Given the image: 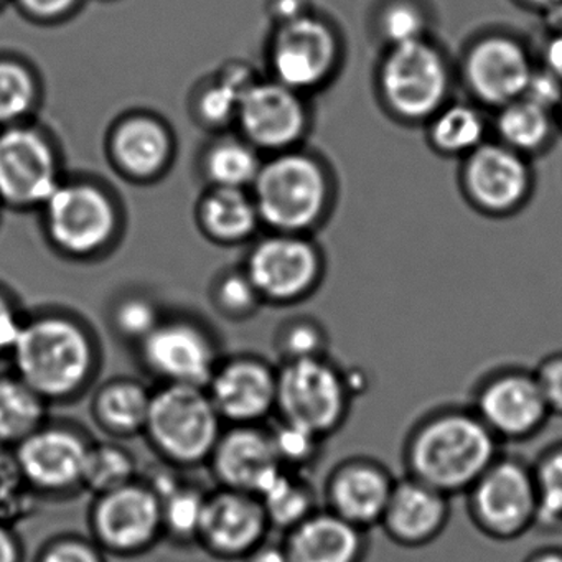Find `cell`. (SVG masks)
I'll return each mask as SVG.
<instances>
[{
    "label": "cell",
    "mask_w": 562,
    "mask_h": 562,
    "mask_svg": "<svg viewBox=\"0 0 562 562\" xmlns=\"http://www.w3.org/2000/svg\"><path fill=\"white\" fill-rule=\"evenodd\" d=\"M271 439L282 465L291 469V467H304L314 462L321 452V442L324 437L282 420L281 427L271 432Z\"/></svg>",
    "instance_id": "f35d334b"
},
{
    "label": "cell",
    "mask_w": 562,
    "mask_h": 562,
    "mask_svg": "<svg viewBox=\"0 0 562 562\" xmlns=\"http://www.w3.org/2000/svg\"><path fill=\"white\" fill-rule=\"evenodd\" d=\"M558 136L554 111L546 110L526 98H518L493 111V139L528 159L548 153Z\"/></svg>",
    "instance_id": "484cf974"
},
{
    "label": "cell",
    "mask_w": 562,
    "mask_h": 562,
    "mask_svg": "<svg viewBox=\"0 0 562 562\" xmlns=\"http://www.w3.org/2000/svg\"><path fill=\"white\" fill-rule=\"evenodd\" d=\"M456 65L432 38L383 48L374 90L384 113L404 126H424L452 100Z\"/></svg>",
    "instance_id": "7a4b0ae2"
},
{
    "label": "cell",
    "mask_w": 562,
    "mask_h": 562,
    "mask_svg": "<svg viewBox=\"0 0 562 562\" xmlns=\"http://www.w3.org/2000/svg\"><path fill=\"white\" fill-rule=\"evenodd\" d=\"M236 121L256 149L284 153L304 136L308 113L302 94L279 81H255L239 101Z\"/></svg>",
    "instance_id": "2e32d148"
},
{
    "label": "cell",
    "mask_w": 562,
    "mask_h": 562,
    "mask_svg": "<svg viewBox=\"0 0 562 562\" xmlns=\"http://www.w3.org/2000/svg\"><path fill=\"white\" fill-rule=\"evenodd\" d=\"M532 374L552 416H562V351L542 358Z\"/></svg>",
    "instance_id": "7bdbcfd3"
},
{
    "label": "cell",
    "mask_w": 562,
    "mask_h": 562,
    "mask_svg": "<svg viewBox=\"0 0 562 562\" xmlns=\"http://www.w3.org/2000/svg\"><path fill=\"white\" fill-rule=\"evenodd\" d=\"M38 562H104L103 555L88 542L64 539L45 549Z\"/></svg>",
    "instance_id": "f6af8a7d"
},
{
    "label": "cell",
    "mask_w": 562,
    "mask_h": 562,
    "mask_svg": "<svg viewBox=\"0 0 562 562\" xmlns=\"http://www.w3.org/2000/svg\"><path fill=\"white\" fill-rule=\"evenodd\" d=\"M531 467L538 493V526L546 529L561 528L562 440L542 450Z\"/></svg>",
    "instance_id": "e575fe53"
},
{
    "label": "cell",
    "mask_w": 562,
    "mask_h": 562,
    "mask_svg": "<svg viewBox=\"0 0 562 562\" xmlns=\"http://www.w3.org/2000/svg\"><path fill=\"white\" fill-rule=\"evenodd\" d=\"M24 322L4 294H0V357L11 355Z\"/></svg>",
    "instance_id": "7dc6e473"
},
{
    "label": "cell",
    "mask_w": 562,
    "mask_h": 562,
    "mask_svg": "<svg viewBox=\"0 0 562 562\" xmlns=\"http://www.w3.org/2000/svg\"><path fill=\"white\" fill-rule=\"evenodd\" d=\"M374 32L384 48L430 38L432 19L417 0H386L378 9Z\"/></svg>",
    "instance_id": "1f68e13d"
},
{
    "label": "cell",
    "mask_w": 562,
    "mask_h": 562,
    "mask_svg": "<svg viewBox=\"0 0 562 562\" xmlns=\"http://www.w3.org/2000/svg\"><path fill=\"white\" fill-rule=\"evenodd\" d=\"M58 186L57 157L38 131L22 124L0 130V202L44 205Z\"/></svg>",
    "instance_id": "7c38bea8"
},
{
    "label": "cell",
    "mask_w": 562,
    "mask_h": 562,
    "mask_svg": "<svg viewBox=\"0 0 562 562\" xmlns=\"http://www.w3.org/2000/svg\"><path fill=\"white\" fill-rule=\"evenodd\" d=\"M45 400L15 376L0 378V443L18 446L44 426Z\"/></svg>",
    "instance_id": "f546056e"
},
{
    "label": "cell",
    "mask_w": 562,
    "mask_h": 562,
    "mask_svg": "<svg viewBox=\"0 0 562 562\" xmlns=\"http://www.w3.org/2000/svg\"><path fill=\"white\" fill-rule=\"evenodd\" d=\"M312 12L311 0H271V14L278 24L302 18Z\"/></svg>",
    "instance_id": "681fc988"
},
{
    "label": "cell",
    "mask_w": 562,
    "mask_h": 562,
    "mask_svg": "<svg viewBox=\"0 0 562 562\" xmlns=\"http://www.w3.org/2000/svg\"><path fill=\"white\" fill-rule=\"evenodd\" d=\"M325 331L314 322L304 321L289 325L281 337V350L285 355V361L325 357Z\"/></svg>",
    "instance_id": "ab89813d"
},
{
    "label": "cell",
    "mask_w": 562,
    "mask_h": 562,
    "mask_svg": "<svg viewBox=\"0 0 562 562\" xmlns=\"http://www.w3.org/2000/svg\"><path fill=\"white\" fill-rule=\"evenodd\" d=\"M470 521L486 538L508 542L538 526L531 463L503 452L463 493Z\"/></svg>",
    "instance_id": "5b68a950"
},
{
    "label": "cell",
    "mask_w": 562,
    "mask_h": 562,
    "mask_svg": "<svg viewBox=\"0 0 562 562\" xmlns=\"http://www.w3.org/2000/svg\"><path fill=\"white\" fill-rule=\"evenodd\" d=\"M113 156L130 176L149 179L169 162L172 140L162 124L150 117H131L114 130Z\"/></svg>",
    "instance_id": "4316f807"
},
{
    "label": "cell",
    "mask_w": 562,
    "mask_h": 562,
    "mask_svg": "<svg viewBox=\"0 0 562 562\" xmlns=\"http://www.w3.org/2000/svg\"><path fill=\"white\" fill-rule=\"evenodd\" d=\"M5 2H8V0H0V8H4Z\"/></svg>",
    "instance_id": "6f0895ef"
},
{
    "label": "cell",
    "mask_w": 562,
    "mask_h": 562,
    "mask_svg": "<svg viewBox=\"0 0 562 562\" xmlns=\"http://www.w3.org/2000/svg\"><path fill=\"white\" fill-rule=\"evenodd\" d=\"M469 406L502 443L532 439L552 417L532 370L519 367L486 373Z\"/></svg>",
    "instance_id": "8fae6325"
},
{
    "label": "cell",
    "mask_w": 562,
    "mask_h": 562,
    "mask_svg": "<svg viewBox=\"0 0 562 562\" xmlns=\"http://www.w3.org/2000/svg\"><path fill=\"white\" fill-rule=\"evenodd\" d=\"M140 351L149 370L167 384L205 387L218 367L212 340L187 322L157 325L140 341Z\"/></svg>",
    "instance_id": "e0dca14e"
},
{
    "label": "cell",
    "mask_w": 562,
    "mask_h": 562,
    "mask_svg": "<svg viewBox=\"0 0 562 562\" xmlns=\"http://www.w3.org/2000/svg\"><path fill=\"white\" fill-rule=\"evenodd\" d=\"M555 117H558L559 134L562 136V104L559 106V110L555 111Z\"/></svg>",
    "instance_id": "9f6ffc18"
},
{
    "label": "cell",
    "mask_w": 562,
    "mask_h": 562,
    "mask_svg": "<svg viewBox=\"0 0 562 562\" xmlns=\"http://www.w3.org/2000/svg\"><path fill=\"white\" fill-rule=\"evenodd\" d=\"M248 562H292L284 546L261 544L258 549L246 555Z\"/></svg>",
    "instance_id": "816d5d0a"
},
{
    "label": "cell",
    "mask_w": 562,
    "mask_h": 562,
    "mask_svg": "<svg viewBox=\"0 0 562 562\" xmlns=\"http://www.w3.org/2000/svg\"><path fill=\"white\" fill-rule=\"evenodd\" d=\"M114 322L121 334L139 341L160 324L156 308L143 299L123 302L114 314Z\"/></svg>",
    "instance_id": "60d3db41"
},
{
    "label": "cell",
    "mask_w": 562,
    "mask_h": 562,
    "mask_svg": "<svg viewBox=\"0 0 562 562\" xmlns=\"http://www.w3.org/2000/svg\"><path fill=\"white\" fill-rule=\"evenodd\" d=\"M44 209L48 235L71 255L103 248L116 232V210L110 196L87 183H60Z\"/></svg>",
    "instance_id": "4fadbf2b"
},
{
    "label": "cell",
    "mask_w": 562,
    "mask_h": 562,
    "mask_svg": "<svg viewBox=\"0 0 562 562\" xmlns=\"http://www.w3.org/2000/svg\"><path fill=\"white\" fill-rule=\"evenodd\" d=\"M153 393L134 381L106 384L94 400L98 423L117 436L146 430Z\"/></svg>",
    "instance_id": "f1b7e54d"
},
{
    "label": "cell",
    "mask_w": 562,
    "mask_h": 562,
    "mask_svg": "<svg viewBox=\"0 0 562 562\" xmlns=\"http://www.w3.org/2000/svg\"><path fill=\"white\" fill-rule=\"evenodd\" d=\"M353 394L348 374L327 357L285 361L278 373L276 409L284 423L325 439L348 419Z\"/></svg>",
    "instance_id": "52a82bcc"
},
{
    "label": "cell",
    "mask_w": 562,
    "mask_h": 562,
    "mask_svg": "<svg viewBox=\"0 0 562 562\" xmlns=\"http://www.w3.org/2000/svg\"><path fill=\"white\" fill-rule=\"evenodd\" d=\"M37 101L34 75L15 60L0 58V130L19 124Z\"/></svg>",
    "instance_id": "d590c367"
},
{
    "label": "cell",
    "mask_w": 562,
    "mask_h": 562,
    "mask_svg": "<svg viewBox=\"0 0 562 562\" xmlns=\"http://www.w3.org/2000/svg\"><path fill=\"white\" fill-rule=\"evenodd\" d=\"M93 529L98 541L110 551H143L164 531L159 496L150 486L136 482L103 493L93 509Z\"/></svg>",
    "instance_id": "9a60e30c"
},
{
    "label": "cell",
    "mask_w": 562,
    "mask_h": 562,
    "mask_svg": "<svg viewBox=\"0 0 562 562\" xmlns=\"http://www.w3.org/2000/svg\"><path fill=\"white\" fill-rule=\"evenodd\" d=\"M427 146L443 159H465L492 139V116L473 101H449L424 124Z\"/></svg>",
    "instance_id": "d4e9b609"
},
{
    "label": "cell",
    "mask_w": 562,
    "mask_h": 562,
    "mask_svg": "<svg viewBox=\"0 0 562 562\" xmlns=\"http://www.w3.org/2000/svg\"><path fill=\"white\" fill-rule=\"evenodd\" d=\"M269 525L292 529L317 512L311 485L301 476L284 469L258 496Z\"/></svg>",
    "instance_id": "4dcf8cb0"
},
{
    "label": "cell",
    "mask_w": 562,
    "mask_h": 562,
    "mask_svg": "<svg viewBox=\"0 0 562 562\" xmlns=\"http://www.w3.org/2000/svg\"><path fill=\"white\" fill-rule=\"evenodd\" d=\"M261 166L256 147L248 140H222L205 157V172L215 187L245 189L252 186Z\"/></svg>",
    "instance_id": "d6a6232c"
},
{
    "label": "cell",
    "mask_w": 562,
    "mask_h": 562,
    "mask_svg": "<svg viewBox=\"0 0 562 562\" xmlns=\"http://www.w3.org/2000/svg\"><path fill=\"white\" fill-rule=\"evenodd\" d=\"M18 8L34 21H60L80 8L83 0H14Z\"/></svg>",
    "instance_id": "bcb514c9"
},
{
    "label": "cell",
    "mask_w": 562,
    "mask_h": 562,
    "mask_svg": "<svg viewBox=\"0 0 562 562\" xmlns=\"http://www.w3.org/2000/svg\"><path fill=\"white\" fill-rule=\"evenodd\" d=\"M15 374L47 400H65L87 386L94 351L87 331L61 317L24 322L11 353Z\"/></svg>",
    "instance_id": "3957f363"
},
{
    "label": "cell",
    "mask_w": 562,
    "mask_h": 562,
    "mask_svg": "<svg viewBox=\"0 0 562 562\" xmlns=\"http://www.w3.org/2000/svg\"><path fill=\"white\" fill-rule=\"evenodd\" d=\"M157 496L162 505L164 529L177 539H199L206 495L176 483Z\"/></svg>",
    "instance_id": "74e56055"
},
{
    "label": "cell",
    "mask_w": 562,
    "mask_h": 562,
    "mask_svg": "<svg viewBox=\"0 0 562 562\" xmlns=\"http://www.w3.org/2000/svg\"><path fill=\"white\" fill-rule=\"evenodd\" d=\"M205 387L222 419L252 426L276 409L278 373L262 361L239 358L218 364Z\"/></svg>",
    "instance_id": "7402d4cb"
},
{
    "label": "cell",
    "mask_w": 562,
    "mask_h": 562,
    "mask_svg": "<svg viewBox=\"0 0 562 562\" xmlns=\"http://www.w3.org/2000/svg\"><path fill=\"white\" fill-rule=\"evenodd\" d=\"M459 186L463 199L480 215L509 218L531 202L535 169L531 159L492 137L460 160Z\"/></svg>",
    "instance_id": "9c48e42d"
},
{
    "label": "cell",
    "mask_w": 562,
    "mask_h": 562,
    "mask_svg": "<svg viewBox=\"0 0 562 562\" xmlns=\"http://www.w3.org/2000/svg\"><path fill=\"white\" fill-rule=\"evenodd\" d=\"M519 4L525 5L526 9L531 11L541 12L554 8V5L562 4V0H518Z\"/></svg>",
    "instance_id": "11a10c76"
},
{
    "label": "cell",
    "mask_w": 562,
    "mask_h": 562,
    "mask_svg": "<svg viewBox=\"0 0 562 562\" xmlns=\"http://www.w3.org/2000/svg\"><path fill=\"white\" fill-rule=\"evenodd\" d=\"M216 476L225 488L259 496L285 469L276 452L271 432L238 426L222 434L212 457Z\"/></svg>",
    "instance_id": "603a6c76"
},
{
    "label": "cell",
    "mask_w": 562,
    "mask_h": 562,
    "mask_svg": "<svg viewBox=\"0 0 562 562\" xmlns=\"http://www.w3.org/2000/svg\"><path fill=\"white\" fill-rule=\"evenodd\" d=\"M503 453V443L470 406H440L424 414L403 446L406 475L463 495Z\"/></svg>",
    "instance_id": "6da1fadb"
},
{
    "label": "cell",
    "mask_w": 562,
    "mask_h": 562,
    "mask_svg": "<svg viewBox=\"0 0 562 562\" xmlns=\"http://www.w3.org/2000/svg\"><path fill=\"white\" fill-rule=\"evenodd\" d=\"M450 496L413 476L396 480L380 528L394 544L419 549L432 544L450 521Z\"/></svg>",
    "instance_id": "ffe728a7"
},
{
    "label": "cell",
    "mask_w": 562,
    "mask_h": 562,
    "mask_svg": "<svg viewBox=\"0 0 562 562\" xmlns=\"http://www.w3.org/2000/svg\"><path fill=\"white\" fill-rule=\"evenodd\" d=\"M255 81L258 80H255L251 70L245 65H229L200 98L199 110L203 120L215 126L236 120L239 101Z\"/></svg>",
    "instance_id": "836d02e7"
},
{
    "label": "cell",
    "mask_w": 562,
    "mask_h": 562,
    "mask_svg": "<svg viewBox=\"0 0 562 562\" xmlns=\"http://www.w3.org/2000/svg\"><path fill=\"white\" fill-rule=\"evenodd\" d=\"M284 548L292 562H363L368 552V531L328 508L317 509L289 529Z\"/></svg>",
    "instance_id": "cb8c5ba5"
},
{
    "label": "cell",
    "mask_w": 562,
    "mask_h": 562,
    "mask_svg": "<svg viewBox=\"0 0 562 562\" xmlns=\"http://www.w3.org/2000/svg\"><path fill=\"white\" fill-rule=\"evenodd\" d=\"M522 562H562L561 546H546L536 549Z\"/></svg>",
    "instance_id": "db71d44e"
},
{
    "label": "cell",
    "mask_w": 562,
    "mask_h": 562,
    "mask_svg": "<svg viewBox=\"0 0 562 562\" xmlns=\"http://www.w3.org/2000/svg\"><path fill=\"white\" fill-rule=\"evenodd\" d=\"M538 64L548 68L562 81V34L544 37L538 52Z\"/></svg>",
    "instance_id": "c3c4849f"
},
{
    "label": "cell",
    "mask_w": 562,
    "mask_h": 562,
    "mask_svg": "<svg viewBox=\"0 0 562 562\" xmlns=\"http://www.w3.org/2000/svg\"><path fill=\"white\" fill-rule=\"evenodd\" d=\"M541 19L546 32L544 37L562 34V4L541 12Z\"/></svg>",
    "instance_id": "f5cc1de1"
},
{
    "label": "cell",
    "mask_w": 562,
    "mask_h": 562,
    "mask_svg": "<svg viewBox=\"0 0 562 562\" xmlns=\"http://www.w3.org/2000/svg\"><path fill=\"white\" fill-rule=\"evenodd\" d=\"M200 218L203 228L222 241L248 238L261 222L252 195L245 189L229 187H215L206 193L200 206Z\"/></svg>",
    "instance_id": "83f0119b"
},
{
    "label": "cell",
    "mask_w": 562,
    "mask_h": 562,
    "mask_svg": "<svg viewBox=\"0 0 562 562\" xmlns=\"http://www.w3.org/2000/svg\"><path fill=\"white\" fill-rule=\"evenodd\" d=\"M252 187L259 220L278 233L308 232L327 218L334 203V179L327 167L294 150L262 164Z\"/></svg>",
    "instance_id": "277c9868"
},
{
    "label": "cell",
    "mask_w": 562,
    "mask_h": 562,
    "mask_svg": "<svg viewBox=\"0 0 562 562\" xmlns=\"http://www.w3.org/2000/svg\"><path fill=\"white\" fill-rule=\"evenodd\" d=\"M344 60V42L331 22L314 11L282 22L271 42L274 80L297 93L325 87Z\"/></svg>",
    "instance_id": "30bf717a"
},
{
    "label": "cell",
    "mask_w": 562,
    "mask_h": 562,
    "mask_svg": "<svg viewBox=\"0 0 562 562\" xmlns=\"http://www.w3.org/2000/svg\"><path fill=\"white\" fill-rule=\"evenodd\" d=\"M396 476L380 460L351 457L335 467L327 482V508L351 525L370 531L380 526Z\"/></svg>",
    "instance_id": "ac0fdd59"
},
{
    "label": "cell",
    "mask_w": 562,
    "mask_h": 562,
    "mask_svg": "<svg viewBox=\"0 0 562 562\" xmlns=\"http://www.w3.org/2000/svg\"><path fill=\"white\" fill-rule=\"evenodd\" d=\"M324 271L314 243L302 235L278 233L262 239L248 258L246 276L259 297L278 302L297 301L311 294Z\"/></svg>",
    "instance_id": "5bb4252c"
},
{
    "label": "cell",
    "mask_w": 562,
    "mask_h": 562,
    "mask_svg": "<svg viewBox=\"0 0 562 562\" xmlns=\"http://www.w3.org/2000/svg\"><path fill=\"white\" fill-rule=\"evenodd\" d=\"M522 98L555 113L562 104V81L548 68L538 64Z\"/></svg>",
    "instance_id": "ee69618b"
},
{
    "label": "cell",
    "mask_w": 562,
    "mask_h": 562,
    "mask_svg": "<svg viewBox=\"0 0 562 562\" xmlns=\"http://www.w3.org/2000/svg\"><path fill=\"white\" fill-rule=\"evenodd\" d=\"M269 526L258 496L223 488L206 496L199 539L216 555L245 558L262 544Z\"/></svg>",
    "instance_id": "d6986e66"
},
{
    "label": "cell",
    "mask_w": 562,
    "mask_h": 562,
    "mask_svg": "<svg viewBox=\"0 0 562 562\" xmlns=\"http://www.w3.org/2000/svg\"><path fill=\"white\" fill-rule=\"evenodd\" d=\"M15 447L19 470L35 488L65 492L83 482L90 446L74 430L42 426Z\"/></svg>",
    "instance_id": "44dd1931"
},
{
    "label": "cell",
    "mask_w": 562,
    "mask_h": 562,
    "mask_svg": "<svg viewBox=\"0 0 562 562\" xmlns=\"http://www.w3.org/2000/svg\"><path fill=\"white\" fill-rule=\"evenodd\" d=\"M0 562H21V546L4 522H0Z\"/></svg>",
    "instance_id": "f907efd6"
},
{
    "label": "cell",
    "mask_w": 562,
    "mask_h": 562,
    "mask_svg": "<svg viewBox=\"0 0 562 562\" xmlns=\"http://www.w3.org/2000/svg\"><path fill=\"white\" fill-rule=\"evenodd\" d=\"M209 391L193 384H166L153 393L144 432L170 462L196 465L212 457L222 430Z\"/></svg>",
    "instance_id": "8992f818"
},
{
    "label": "cell",
    "mask_w": 562,
    "mask_h": 562,
    "mask_svg": "<svg viewBox=\"0 0 562 562\" xmlns=\"http://www.w3.org/2000/svg\"><path fill=\"white\" fill-rule=\"evenodd\" d=\"M538 65L528 44L508 32H485L469 42L456 65L457 81L470 101L496 111L522 98Z\"/></svg>",
    "instance_id": "ba28073f"
},
{
    "label": "cell",
    "mask_w": 562,
    "mask_h": 562,
    "mask_svg": "<svg viewBox=\"0 0 562 562\" xmlns=\"http://www.w3.org/2000/svg\"><path fill=\"white\" fill-rule=\"evenodd\" d=\"M131 482H134V460L126 450L111 443L90 446L81 482L85 486L100 496Z\"/></svg>",
    "instance_id": "8d00e7d4"
},
{
    "label": "cell",
    "mask_w": 562,
    "mask_h": 562,
    "mask_svg": "<svg viewBox=\"0 0 562 562\" xmlns=\"http://www.w3.org/2000/svg\"><path fill=\"white\" fill-rule=\"evenodd\" d=\"M218 304L229 314H246L255 308L259 301L258 291L249 281L246 272L228 274L218 284Z\"/></svg>",
    "instance_id": "b9f144b4"
}]
</instances>
